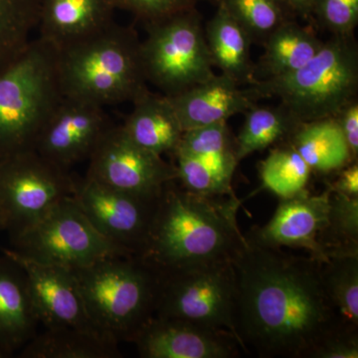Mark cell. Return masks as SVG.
Returning <instances> with one entry per match:
<instances>
[{
  "label": "cell",
  "mask_w": 358,
  "mask_h": 358,
  "mask_svg": "<svg viewBox=\"0 0 358 358\" xmlns=\"http://www.w3.org/2000/svg\"><path fill=\"white\" fill-rule=\"evenodd\" d=\"M232 262L236 331L246 355L310 358L315 345L341 324L322 287L320 261L245 238Z\"/></svg>",
  "instance_id": "1"
},
{
  "label": "cell",
  "mask_w": 358,
  "mask_h": 358,
  "mask_svg": "<svg viewBox=\"0 0 358 358\" xmlns=\"http://www.w3.org/2000/svg\"><path fill=\"white\" fill-rule=\"evenodd\" d=\"M236 195L206 196L176 179L159 193L140 258L157 272L232 260L244 243Z\"/></svg>",
  "instance_id": "2"
},
{
  "label": "cell",
  "mask_w": 358,
  "mask_h": 358,
  "mask_svg": "<svg viewBox=\"0 0 358 358\" xmlns=\"http://www.w3.org/2000/svg\"><path fill=\"white\" fill-rule=\"evenodd\" d=\"M141 44L133 27L115 22L91 38L57 52L63 96L102 107L133 103L148 91Z\"/></svg>",
  "instance_id": "3"
},
{
  "label": "cell",
  "mask_w": 358,
  "mask_h": 358,
  "mask_svg": "<svg viewBox=\"0 0 358 358\" xmlns=\"http://www.w3.org/2000/svg\"><path fill=\"white\" fill-rule=\"evenodd\" d=\"M73 272L94 326L117 343H131L154 317L159 273L140 257L110 256Z\"/></svg>",
  "instance_id": "4"
},
{
  "label": "cell",
  "mask_w": 358,
  "mask_h": 358,
  "mask_svg": "<svg viewBox=\"0 0 358 358\" xmlns=\"http://www.w3.org/2000/svg\"><path fill=\"white\" fill-rule=\"evenodd\" d=\"M257 98L275 96L296 122L336 117L357 100L358 48L355 37L333 36L291 74L250 85Z\"/></svg>",
  "instance_id": "5"
},
{
  "label": "cell",
  "mask_w": 358,
  "mask_h": 358,
  "mask_svg": "<svg viewBox=\"0 0 358 358\" xmlns=\"http://www.w3.org/2000/svg\"><path fill=\"white\" fill-rule=\"evenodd\" d=\"M57 52L32 39L0 73V159L34 150L45 122L62 100Z\"/></svg>",
  "instance_id": "6"
},
{
  "label": "cell",
  "mask_w": 358,
  "mask_h": 358,
  "mask_svg": "<svg viewBox=\"0 0 358 358\" xmlns=\"http://www.w3.org/2000/svg\"><path fill=\"white\" fill-rule=\"evenodd\" d=\"M141 55L148 83L173 96L214 76L201 15L196 8L145 27Z\"/></svg>",
  "instance_id": "7"
},
{
  "label": "cell",
  "mask_w": 358,
  "mask_h": 358,
  "mask_svg": "<svg viewBox=\"0 0 358 358\" xmlns=\"http://www.w3.org/2000/svg\"><path fill=\"white\" fill-rule=\"evenodd\" d=\"M159 278L155 315L220 327L238 338L237 279L232 260L160 272Z\"/></svg>",
  "instance_id": "8"
},
{
  "label": "cell",
  "mask_w": 358,
  "mask_h": 358,
  "mask_svg": "<svg viewBox=\"0 0 358 358\" xmlns=\"http://www.w3.org/2000/svg\"><path fill=\"white\" fill-rule=\"evenodd\" d=\"M76 180L35 150L0 159V216L10 240L31 228L61 200L73 196Z\"/></svg>",
  "instance_id": "9"
},
{
  "label": "cell",
  "mask_w": 358,
  "mask_h": 358,
  "mask_svg": "<svg viewBox=\"0 0 358 358\" xmlns=\"http://www.w3.org/2000/svg\"><path fill=\"white\" fill-rule=\"evenodd\" d=\"M13 250L36 262L75 270L110 256L133 255L95 229L73 196L10 240Z\"/></svg>",
  "instance_id": "10"
},
{
  "label": "cell",
  "mask_w": 358,
  "mask_h": 358,
  "mask_svg": "<svg viewBox=\"0 0 358 358\" xmlns=\"http://www.w3.org/2000/svg\"><path fill=\"white\" fill-rule=\"evenodd\" d=\"M159 195L124 192L85 176L77 178L73 199L101 235L138 256L147 242Z\"/></svg>",
  "instance_id": "11"
},
{
  "label": "cell",
  "mask_w": 358,
  "mask_h": 358,
  "mask_svg": "<svg viewBox=\"0 0 358 358\" xmlns=\"http://www.w3.org/2000/svg\"><path fill=\"white\" fill-rule=\"evenodd\" d=\"M88 160L86 176L124 192L159 195L176 179L173 162L134 143L121 124L105 134Z\"/></svg>",
  "instance_id": "12"
},
{
  "label": "cell",
  "mask_w": 358,
  "mask_h": 358,
  "mask_svg": "<svg viewBox=\"0 0 358 358\" xmlns=\"http://www.w3.org/2000/svg\"><path fill=\"white\" fill-rule=\"evenodd\" d=\"M115 122L96 103L63 96L40 131L34 150L61 169L88 160Z\"/></svg>",
  "instance_id": "13"
},
{
  "label": "cell",
  "mask_w": 358,
  "mask_h": 358,
  "mask_svg": "<svg viewBox=\"0 0 358 358\" xmlns=\"http://www.w3.org/2000/svg\"><path fill=\"white\" fill-rule=\"evenodd\" d=\"M131 343L143 358H235L244 352L239 339L227 329L157 315Z\"/></svg>",
  "instance_id": "14"
},
{
  "label": "cell",
  "mask_w": 358,
  "mask_h": 358,
  "mask_svg": "<svg viewBox=\"0 0 358 358\" xmlns=\"http://www.w3.org/2000/svg\"><path fill=\"white\" fill-rule=\"evenodd\" d=\"M2 252L24 268L35 312L44 329H81L102 333L90 319L73 270L36 262L13 249Z\"/></svg>",
  "instance_id": "15"
},
{
  "label": "cell",
  "mask_w": 358,
  "mask_h": 358,
  "mask_svg": "<svg viewBox=\"0 0 358 358\" xmlns=\"http://www.w3.org/2000/svg\"><path fill=\"white\" fill-rule=\"evenodd\" d=\"M329 190L313 194L308 189L280 199L274 216L262 227L252 228L245 238L252 243L271 248L301 249L320 262L324 257L319 243L327 222Z\"/></svg>",
  "instance_id": "16"
},
{
  "label": "cell",
  "mask_w": 358,
  "mask_h": 358,
  "mask_svg": "<svg viewBox=\"0 0 358 358\" xmlns=\"http://www.w3.org/2000/svg\"><path fill=\"white\" fill-rule=\"evenodd\" d=\"M115 10L113 0H40L37 38L64 50L114 24Z\"/></svg>",
  "instance_id": "17"
},
{
  "label": "cell",
  "mask_w": 358,
  "mask_h": 358,
  "mask_svg": "<svg viewBox=\"0 0 358 358\" xmlns=\"http://www.w3.org/2000/svg\"><path fill=\"white\" fill-rule=\"evenodd\" d=\"M169 99L185 131L227 122L233 115L245 114L255 107L258 100L251 89H241L240 85L223 74H215Z\"/></svg>",
  "instance_id": "18"
},
{
  "label": "cell",
  "mask_w": 358,
  "mask_h": 358,
  "mask_svg": "<svg viewBox=\"0 0 358 358\" xmlns=\"http://www.w3.org/2000/svg\"><path fill=\"white\" fill-rule=\"evenodd\" d=\"M39 324L24 268L3 253L0 257V352L7 357L21 350L38 333Z\"/></svg>",
  "instance_id": "19"
},
{
  "label": "cell",
  "mask_w": 358,
  "mask_h": 358,
  "mask_svg": "<svg viewBox=\"0 0 358 358\" xmlns=\"http://www.w3.org/2000/svg\"><path fill=\"white\" fill-rule=\"evenodd\" d=\"M133 103V110L121 124L124 134L154 154H173L185 131L169 96L147 91Z\"/></svg>",
  "instance_id": "20"
},
{
  "label": "cell",
  "mask_w": 358,
  "mask_h": 358,
  "mask_svg": "<svg viewBox=\"0 0 358 358\" xmlns=\"http://www.w3.org/2000/svg\"><path fill=\"white\" fill-rule=\"evenodd\" d=\"M204 32L213 67L240 86L255 83L256 64L251 59L253 42L223 6H218Z\"/></svg>",
  "instance_id": "21"
},
{
  "label": "cell",
  "mask_w": 358,
  "mask_h": 358,
  "mask_svg": "<svg viewBox=\"0 0 358 358\" xmlns=\"http://www.w3.org/2000/svg\"><path fill=\"white\" fill-rule=\"evenodd\" d=\"M255 68V82L291 74L315 57L324 42L313 30L289 20L268 35Z\"/></svg>",
  "instance_id": "22"
},
{
  "label": "cell",
  "mask_w": 358,
  "mask_h": 358,
  "mask_svg": "<svg viewBox=\"0 0 358 358\" xmlns=\"http://www.w3.org/2000/svg\"><path fill=\"white\" fill-rule=\"evenodd\" d=\"M307 162L312 173H336L353 162L336 117L301 122L287 140Z\"/></svg>",
  "instance_id": "23"
},
{
  "label": "cell",
  "mask_w": 358,
  "mask_h": 358,
  "mask_svg": "<svg viewBox=\"0 0 358 358\" xmlns=\"http://www.w3.org/2000/svg\"><path fill=\"white\" fill-rule=\"evenodd\" d=\"M23 358H117L119 343L100 331L44 329L21 348Z\"/></svg>",
  "instance_id": "24"
},
{
  "label": "cell",
  "mask_w": 358,
  "mask_h": 358,
  "mask_svg": "<svg viewBox=\"0 0 358 358\" xmlns=\"http://www.w3.org/2000/svg\"><path fill=\"white\" fill-rule=\"evenodd\" d=\"M300 122L282 106L255 107L245 113V122L235 140L238 162L256 152L288 140Z\"/></svg>",
  "instance_id": "25"
},
{
  "label": "cell",
  "mask_w": 358,
  "mask_h": 358,
  "mask_svg": "<svg viewBox=\"0 0 358 358\" xmlns=\"http://www.w3.org/2000/svg\"><path fill=\"white\" fill-rule=\"evenodd\" d=\"M324 293L339 324L358 329V255L320 262Z\"/></svg>",
  "instance_id": "26"
},
{
  "label": "cell",
  "mask_w": 358,
  "mask_h": 358,
  "mask_svg": "<svg viewBox=\"0 0 358 358\" xmlns=\"http://www.w3.org/2000/svg\"><path fill=\"white\" fill-rule=\"evenodd\" d=\"M40 0H0V73L31 42L38 24Z\"/></svg>",
  "instance_id": "27"
},
{
  "label": "cell",
  "mask_w": 358,
  "mask_h": 358,
  "mask_svg": "<svg viewBox=\"0 0 358 358\" xmlns=\"http://www.w3.org/2000/svg\"><path fill=\"white\" fill-rule=\"evenodd\" d=\"M174 152L199 157L231 179L239 164L235 138H233L227 122L185 131Z\"/></svg>",
  "instance_id": "28"
},
{
  "label": "cell",
  "mask_w": 358,
  "mask_h": 358,
  "mask_svg": "<svg viewBox=\"0 0 358 358\" xmlns=\"http://www.w3.org/2000/svg\"><path fill=\"white\" fill-rule=\"evenodd\" d=\"M319 243L324 261L331 257L358 255V197L329 190L327 222Z\"/></svg>",
  "instance_id": "29"
},
{
  "label": "cell",
  "mask_w": 358,
  "mask_h": 358,
  "mask_svg": "<svg viewBox=\"0 0 358 358\" xmlns=\"http://www.w3.org/2000/svg\"><path fill=\"white\" fill-rule=\"evenodd\" d=\"M282 143L261 162L260 176L266 189L287 199L307 189L312 171L288 141Z\"/></svg>",
  "instance_id": "30"
},
{
  "label": "cell",
  "mask_w": 358,
  "mask_h": 358,
  "mask_svg": "<svg viewBox=\"0 0 358 358\" xmlns=\"http://www.w3.org/2000/svg\"><path fill=\"white\" fill-rule=\"evenodd\" d=\"M248 33L253 43L263 44L294 14L282 0H216Z\"/></svg>",
  "instance_id": "31"
},
{
  "label": "cell",
  "mask_w": 358,
  "mask_h": 358,
  "mask_svg": "<svg viewBox=\"0 0 358 358\" xmlns=\"http://www.w3.org/2000/svg\"><path fill=\"white\" fill-rule=\"evenodd\" d=\"M171 155L176 180L185 189L206 196L235 195L231 185L232 179L219 173L204 160L181 152H174Z\"/></svg>",
  "instance_id": "32"
},
{
  "label": "cell",
  "mask_w": 358,
  "mask_h": 358,
  "mask_svg": "<svg viewBox=\"0 0 358 358\" xmlns=\"http://www.w3.org/2000/svg\"><path fill=\"white\" fill-rule=\"evenodd\" d=\"M313 17L333 36H352L358 24V0H317Z\"/></svg>",
  "instance_id": "33"
},
{
  "label": "cell",
  "mask_w": 358,
  "mask_h": 358,
  "mask_svg": "<svg viewBox=\"0 0 358 358\" xmlns=\"http://www.w3.org/2000/svg\"><path fill=\"white\" fill-rule=\"evenodd\" d=\"M115 8L127 11L147 26L167 20L176 14L196 8L199 0H113Z\"/></svg>",
  "instance_id": "34"
},
{
  "label": "cell",
  "mask_w": 358,
  "mask_h": 358,
  "mask_svg": "<svg viewBox=\"0 0 358 358\" xmlns=\"http://www.w3.org/2000/svg\"><path fill=\"white\" fill-rule=\"evenodd\" d=\"M358 329L338 324L315 345L310 358H357Z\"/></svg>",
  "instance_id": "35"
},
{
  "label": "cell",
  "mask_w": 358,
  "mask_h": 358,
  "mask_svg": "<svg viewBox=\"0 0 358 358\" xmlns=\"http://www.w3.org/2000/svg\"><path fill=\"white\" fill-rule=\"evenodd\" d=\"M343 136H345L348 150L353 162H357L358 157V103L357 100L345 106L336 115Z\"/></svg>",
  "instance_id": "36"
},
{
  "label": "cell",
  "mask_w": 358,
  "mask_h": 358,
  "mask_svg": "<svg viewBox=\"0 0 358 358\" xmlns=\"http://www.w3.org/2000/svg\"><path fill=\"white\" fill-rule=\"evenodd\" d=\"M336 178L327 183V189L341 193L348 196L358 197V164L357 162L348 164L336 171Z\"/></svg>",
  "instance_id": "37"
},
{
  "label": "cell",
  "mask_w": 358,
  "mask_h": 358,
  "mask_svg": "<svg viewBox=\"0 0 358 358\" xmlns=\"http://www.w3.org/2000/svg\"><path fill=\"white\" fill-rule=\"evenodd\" d=\"M286 6L294 15L301 16V17H313V7L317 0H282Z\"/></svg>",
  "instance_id": "38"
},
{
  "label": "cell",
  "mask_w": 358,
  "mask_h": 358,
  "mask_svg": "<svg viewBox=\"0 0 358 358\" xmlns=\"http://www.w3.org/2000/svg\"><path fill=\"white\" fill-rule=\"evenodd\" d=\"M0 231H4L3 220H2L1 216H0Z\"/></svg>",
  "instance_id": "39"
},
{
  "label": "cell",
  "mask_w": 358,
  "mask_h": 358,
  "mask_svg": "<svg viewBox=\"0 0 358 358\" xmlns=\"http://www.w3.org/2000/svg\"><path fill=\"white\" fill-rule=\"evenodd\" d=\"M6 357V355H3L1 352H0V358H4Z\"/></svg>",
  "instance_id": "40"
}]
</instances>
